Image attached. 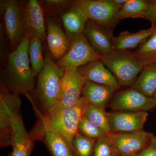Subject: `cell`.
<instances>
[{"mask_svg": "<svg viewBox=\"0 0 156 156\" xmlns=\"http://www.w3.org/2000/svg\"><path fill=\"white\" fill-rule=\"evenodd\" d=\"M133 53L144 66L156 64V27L152 34Z\"/></svg>", "mask_w": 156, "mask_h": 156, "instance_id": "23", "label": "cell"}, {"mask_svg": "<svg viewBox=\"0 0 156 156\" xmlns=\"http://www.w3.org/2000/svg\"><path fill=\"white\" fill-rule=\"evenodd\" d=\"M95 141L78 132L73 140V156H93Z\"/></svg>", "mask_w": 156, "mask_h": 156, "instance_id": "27", "label": "cell"}, {"mask_svg": "<svg viewBox=\"0 0 156 156\" xmlns=\"http://www.w3.org/2000/svg\"><path fill=\"white\" fill-rule=\"evenodd\" d=\"M134 156H156V146L151 144Z\"/></svg>", "mask_w": 156, "mask_h": 156, "instance_id": "31", "label": "cell"}, {"mask_svg": "<svg viewBox=\"0 0 156 156\" xmlns=\"http://www.w3.org/2000/svg\"><path fill=\"white\" fill-rule=\"evenodd\" d=\"M115 149L109 134L96 140L93 156H117Z\"/></svg>", "mask_w": 156, "mask_h": 156, "instance_id": "28", "label": "cell"}, {"mask_svg": "<svg viewBox=\"0 0 156 156\" xmlns=\"http://www.w3.org/2000/svg\"><path fill=\"white\" fill-rule=\"evenodd\" d=\"M12 126V150L9 156H30L34 141L26 129L20 113L14 116Z\"/></svg>", "mask_w": 156, "mask_h": 156, "instance_id": "15", "label": "cell"}, {"mask_svg": "<svg viewBox=\"0 0 156 156\" xmlns=\"http://www.w3.org/2000/svg\"><path fill=\"white\" fill-rule=\"evenodd\" d=\"M156 24H151L149 28L132 33L125 31L117 37H114L113 45L114 50L117 51H127L139 47L153 33Z\"/></svg>", "mask_w": 156, "mask_h": 156, "instance_id": "18", "label": "cell"}, {"mask_svg": "<svg viewBox=\"0 0 156 156\" xmlns=\"http://www.w3.org/2000/svg\"><path fill=\"white\" fill-rule=\"evenodd\" d=\"M20 95L1 85L0 91V144L1 147L11 145L12 122L15 115L20 113Z\"/></svg>", "mask_w": 156, "mask_h": 156, "instance_id": "5", "label": "cell"}, {"mask_svg": "<svg viewBox=\"0 0 156 156\" xmlns=\"http://www.w3.org/2000/svg\"><path fill=\"white\" fill-rule=\"evenodd\" d=\"M68 1L63 0H49L46 1V3L48 5L52 7H64L68 3Z\"/></svg>", "mask_w": 156, "mask_h": 156, "instance_id": "32", "label": "cell"}, {"mask_svg": "<svg viewBox=\"0 0 156 156\" xmlns=\"http://www.w3.org/2000/svg\"><path fill=\"white\" fill-rule=\"evenodd\" d=\"M30 39L25 37L10 53L6 67L2 75L1 85L11 92L27 98L36 86L35 76L28 55Z\"/></svg>", "mask_w": 156, "mask_h": 156, "instance_id": "2", "label": "cell"}, {"mask_svg": "<svg viewBox=\"0 0 156 156\" xmlns=\"http://www.w3.org/2000/svg\"><path fill=\"white\" fill-rule=\"evenodd\" d=\"M148 113L147 112H107L112 132L142 131Z\"/></svg>", "mask_w": 156, "mask_h": 156, "instance_id": "12", "label": "cell"}, {"mask_svg": "<svg viewBox=\"0 0 156 156\" xmlns=\"http://www.w3.org/2000/svg\"><path fill=\"white\" fill-rule=\"evenodd\" d=\"M6 34L11 47L19 44L26 37L22 10L15 1H8L3 5Z\"/></svg>", "mask_w": 156, "mask_h": 156, "instance_id": "11", "label": "cell"}, {"mask_svg": "<svg viewBox=\"0 0 156 156\" xmlns=\"http://www.w3.org/2000/svg\"><path fill=\"white\" fill-rule=\"evenodd\" d=\"M133 88L146 96L154 97L156 90V64L143 67Z\"/></svg>", "mask_w": 156, "mask_h": 156, "instance_id": "22", "label": "cell"}, {"mask_svg": "<svg viewBox=\"0 0 156 156\" xmlns=\"http://www.w3.org/2000/svg\"><path fill=\"white\" fill-rule=\"evenodd\" d=\"M62 21L70 38L83 33L89 18L83 9L73 4L72 7L61 16Z\"/></svg>", "mask_w": 156, "mask_h": 156, "instance_id": "20", "label": "cell"}, {"mask_svg": "<svg viewBox=\"0 0 156 156\" xmlns=\"http://www.w3.org/2000/svg\"><path fill=\"white\" fill-rule=\"evenodd\" d=\"M118 155L134 156L149 145L154 136L142 131L130 132H112L109 134Z\"/></svg>", "mask_w": 156, "mask_h": 156, "instance_id": "9", "label": "cell"}, {"mask_svg": "<svg viewBox=\"0 0 156 156\" xmlns=\"http://www.w3.org/2000/svg\"><path fill=\"white\" fill-rule=\"evenodd\" d=\"M78 131L85 136L96 140L108 134L84 116L79 124Z\"/></svg>", "mask_w": 156, "mask_h": 156, "instance_id": "29", "label": "cell"}, {"mask_svg": "<svg viewBox=\"0 0 156 156\" xmlns=\"http://www.w3.org/2000/svg\"><path fill=\"white\" fill-rule=\"evenodd\" d=\"M41 43V40L39 38L30 39L29 57L35 76L38 75L44 67L45 58L43 56Z\"/></svg>", "mask_w": 156, "mask_h": 156, "instance_id": "24", "label": "cell"}, {"mask_svg": "<svg viewBox=\"0 0 156 156\" xmlns=\"http://www.w3.org/2000/svg\"><path fill=\"white\" fill-rule=\"evenodd\" d=\"M143 18L149 20L151 24H156V0L149 1Z\"/></svg>", "mask_w": 156, "mask_h": 156, "instance_id": "30", "label": "cell"}, {"mask_svg": "<svg viewBox=\"0 0 156 156\" xmlns=\"http://www.w3.org/2000/svg\"><path fill=\"white\" fill-rule=\"evenodd\" d=\"M46 38L50 55L53 59L59 60L69 50L71 39L53 20H48Z\"/></svg>", "mask_w": 156, "mask_h": 156, "instance_id": "17", "label": "cell"}, {"mask_svg": "<svg viewBox=\"0 0 156 156\" xmlns=\"http://www.w3.org/2000/svg\"><path fill=\"white\" fill-rule=\"evenodd\" d=\"M86 82L77 69L65 71L58 101L50 113L75 105L82 97V89Z\"/></svg>", "mask_w": 156, "mask_h": 156, "instance_id": "8", "label": "cell"}, {"mask_svg": "<svg viewBox=\"0 0 156 156\" xmlns=\"http://www.w3.org/2000/svg\"><path fill=\"white\" fill-rule=\"evenodd\" d=\"M77 69L87 81L106 85L115 91L119 87L116 79L100 59L88 62Z\"/></svg>", "mask_w": 156, "mask_h": 156, "instance_id": "16", "label": "cell"}, {"mask_svg": "<svg viewBox=\"0 0 156 156\" xmlns=\"http://www.w3.org/2000/svg\"><path fill=\"white\" fill-rule=\"evenodd\" d=\"M151 144H153L154 145H155L156 146V136H154L153 137Z\"/></svg>", "mask_w": 156, "mask_h": 156, "instance_id": "33", "label": "cell"}, {"mask_svg": "<svg viewBox=\"0 0 156 156\" xmlns=\"http://www.w3.org/2000/svg\"><path fill=\"white\" fill-rule=\"evenodd\" d=\"M100 60L116 79L120 86H133L144 66L129 51H114Z\"/></svg>", "mask_w": 156, "mask_h": 156, "instance_id": "4", "label": "cell"}, {"mask_svg": "<svg viewBox=\"0 0 156 156\" xmlns=\"http://www.w3.org/2000/svg\"><path fill=\"white\" fill-rule=\"evenodd\" d=\"M109 106L115 111L147 112L156 108V98L146 96L132 88L115 95Z\"/></svg>", "mask_w": 156, "mask_h": 156, "instance_id": "10", "label": "cell"}, {"mask_svg": "<svg viewBox=\"0 0 156 156\" xmlns=\"http://www.w3.org/2000/svg\"><path fill=\"white\" fill-rule=\"evenodd\" d=\"M73 4L83 9L89 20L111 32L119 21L118 14L122 8L115 4L112 0H78Z\"/></svg>", "mask_w": 156, "mask_h": 156, "instance_id": "7", "label": "cell"}, {"mask_svg": "<svg viewBox=\"0 0 156 156\" xmlns=\"http://www.w3.org/2000/svg\"><path fill=\"white\" fill-rule=\"evenodd\" d=\"M37 140L44 142L51 156H73L66 141L54 131L45 130L37 136Z\"/></svg>", "mask_w": 156, "mask_h": 156, "instance_id": "21", "label": "cell"}, {"mask_svg": "<svg viewBox=\"0 0 156 156\" xmlns=\"http://www.w3.org/2000/svg\"><path fill=\"white\" fill-rule=\"evenodd\" d=\"M101 57L82 33L73 37L69 50L56 63L65 71L70 70L77 69L93 60L100 59Z\"/></svg>", "mask_w": 156, "mask_h": 156, "instance_id": "6", "label": "cell"}, {"mask_svg": "<svg viewBox=\"0 0 156 156\" xmlns=\"http://www.w3.org/2000/svg\"><path fill=\"white\" fill-rule=\"evenodd\" d=\"M84 116L107 134H109L112 133L109 125L107 112L105 111V110L98 108L89 104L86 108Z\"/></svg>", "mask_w": 156, "mask_h": 156, "instance_id": "26", "label": "cell"}, {"mask_svg": "<svg viewBox=\"0 0 156 156\" xmlns=\"http://www.w3.org/2000/svg\"><path fill=\"white\" fill-rule=\"evenodd\" d=\"M117 156H122L117 155Z\"/></svg>", "mask_w": 156, "mask_h": 156, "instance_id": "35", "label": "cell"}, {"mask_svg": "<svg viewBox=\"0 0 156 156\" xmlns=\"http://www.w3.org/2000/svg\"><path fill=\"white\" fill-rule=\"evenodd\" d=\"M148 2L145 0H127L119 11L118 20L128 18H143Z\"/></svg>", "mask_w": 156, "mask_h": 156, "instance_id": "25", "label": "cell"}, {"mask_svg": "<svg viewBox=\"0 0 156 156\" xmlns=\"http://www.w3.org/2000/svg\"><path fill=\"white\" fill-rule=\"evenodd\" d=\"M26 35L29 39L37 37L44 41L47 37L44 14L40 3L28 1L22 10Z\"/></svg>", "mask_w": 156, "mask_h": 156, "instance_id": "13", "label": "cell"}, {"mask_svg": "<svg viewBox=\"0 0 156 156\" xmlns=\"http://www.w3.org/2000/svg\"><path fill=\"white\" fill-rule=\"evenodd\" d=\"M154 97L155 98H156V90L155 92L154 95Z\"/></svg>", "mask_w": 156, "mask_h": 156, "instance_id": "34", "label": "cell"}, {"mask_svg": "<svg viewBox=\"0 0 156 156\" xmlns=\"http://www.w3.org/2000/svg\"><path fill=\"white\" fill-rule=\"evenodd\" d=\"M44 58V67L38 75L37 85L28 98L37 118L48 116L53 111L58 101L65 72L57 66L50 54H46Z\"/></svg>", "mask_w": 156, "mask_h": 156, "instance_id": "1", "label": "cell"}, {"mask_svg": "<svg viewBox=\"0 0 156 156\" xmlns=\"http://www.w3.org/2000/svg\"><path fill=\"white\" fill-rule=\"evenodd\" d=\"M83 33L93 49L101 56H105L114 51L112 32L97 23L89 20Z\"/></svg>", "mask_w": 156, "mask_h": 156, "instance_id": "14", "label": "cell"}, {"mask_svg": "<svg viewBox=\"0 0 156 156\" xmlns=\"http://www.w3.org/2000/svg\"><path fill=\"white\" fill-rule=\"evenodd\" d=\"M89 104L82 96L74 106L53 112L47 117L37 118L36 124L30 132L34 141L43 131L50 130L62 137L73 152V140L79 132V124Z\"/></svg>", "mask_w": 156, "mask_h": 156, "instance_id": "3", "label": "cell"}, {"mask_svg": "<svg viewBox=\"0 0 156 156\" xmlns=\"http://www.w3.org/2000/svg\"><path fill=\"white\" fill-rule=\"evenodd\" d=\"M115 90L108 86L87 81L82 89V96L89 104L105 110L112 98Z\"/></svg>", "mask_w": 156, "mask_h": 156, "instance_id": "19", "label": "cell"}]
</instances>
